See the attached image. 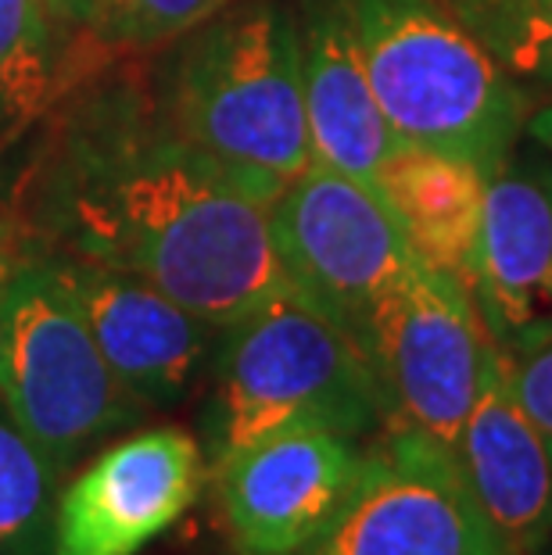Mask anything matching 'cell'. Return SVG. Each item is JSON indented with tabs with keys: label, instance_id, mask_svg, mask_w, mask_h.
<instances>
[{
	"label": "cell",
	"instance_id": "4",
	"mask_svg": "<svg viewBox=\"0 0 552 555\" xmlns=\"http://www.w3.org/2000/svg\"><path fill=\"white\" fill-rule=\"evenodd\" d=\"M370 87L402 144L488 176L524 140L535 104L438 0H345Z\"/></svg>",
	"mask_w": 552,
	"mask_h": 555
},
{
	"label": "cell",
	"instance_id": "24",
	"mask_svg": "<svg viewBox=\"0 0 552 555\" xmlns=\"http://www.w3.org/2000/svg\"><path fill=\"white\" fill-rule=\"evenodd\" d=\"M549 548H552V545H549ZM549 548H542V552H538V555H552V552H549Z\"/></svg>",
	"mask_w": 552,
	"mask_h": 555
},
{
	"label": "cell",
	"instance_id": "10",
	"mask_svg": "<svg viewBox=\"0 0 552 555\" xmlns=\"http://www.w3.org/2000/svg\"><path fill=\"white\" fill-rule=\"evenodd\" d=\"M356 437L295 427L269 434L213 469L222 527L238 555H295L341 509L359 474Z\"/></svg>",
	"mask_w": 552,
	"mask_h": 555
},
{
	"label": "cell",
	"instance_id": "5",
	"mask_svg": "<svg viewBox=\"0 0 552 555\" xmlns=\"http://www.w3.org/2000/svg\"><path fill=\"white\" fill-rule=\"evenodd\" d=\"M0 401L62 474L144 412L104 362L54 251L37 241L11 283Z\"/></svg>",
	"mask_w": 552,
	"mask_h": 555
},
{
	"label": "cell",
	"instance_id": "7",
	"mask_svg": "<svg viewBox=\"0 0 552 555\" xmlns=\"http://www.w3.org/2000/svg\"><path fill=\"white\" fill-rule=\"evenodd\" d=\"M295 555H506L449 448L381 427L341 509Z\"/></svg>",
	"mask_w": 552,
	"mask_h": 555
},
{
	"label": "cell",
	"instance_id": "11",
	"mask_svg": "<svg viewBox=\"0 0 552 555\" xmlns=\"http://www.w3.org/2000/svg\"><path fill=\"white\" fill-rule=\"evenodd\" d=\"M470 291L506 356L552 337V162L538 151L516 147L488 176Z\"/></svg>",
	"mask_w": 552,
	"mask_h": 555
},
{
	"label": "cell",
	"instance_id": "2",
	"mask_svg": "<svg viewBox=\"0 0 552 555\" xmlns=\"http://www.w3.org/2000/svg\"><path fill=\"white\" fill-rule=\"evenodd\" d=\"M176 43L155 101L162 119L269 205L312 165L298 15L284 0H230Z\"/></svg>",
	"mask_w": 552,
	"mask_h": 555
},
{
	"label": "cell",
	"instance_id": "22",
	"mask_svg": "<svg viewBox=\"0 0 552 555\" xmlns=\"http://www.w3.org/2000/svg\"><path fill=\"white\" fill-rule=\"evenodd\" d=\"M524 140L538 151V155L552 162V101L549 104H535V108H531V115H527V126H524Z\"/></svg>",
	"mask_w": 552,
	"mask_h": 555
},
{
	"label": "cell",
	"instance_id": "17",
	"mask_svg": "<svg viewBox=\"0 0 552 555\" xmlns=\"http://www.w3.org/2000/svg\"><path fill=\"white\" fill-rule=\"evenodd\" d=\"M62 477L0 401V555H54Z\"/></svg>",
	"mask_w": 552,
	"mask_h": 555
},
{
	"label": "cell",
	"instance_id": "3",
	"mask_svg": "<svg viewBox=\"0 0 552 555\" xmlns=\"http://www.w3.org/2000/svg\"><path fill=\"white\" fill-rule=\"evenodd\" d=\"M213 376L208 469L280 430L320 427L359 441L387 420L381 380L356 334L298 291L219 330Z\"/></svg>",
	"mask_w": 552,
	"mask_h": 555
},
{
	"label": "cell",
	"instance_id": "23",
	"mask_svg": "<svg viewBox=\"0 0 552 555\" xmlns=\"http://www.w3.org/2000/svg\"><path fill=\"white\" fill-rule=\"evenodd\" d=\"M51 4H54L57 15H62L65 22H73V26H87V29L98 26L101 0H51Z\"/></svg>",
	"mask_w": 552,
	"mask_h": 555
},
{
	"label": "cell",
	"instance_id": "21",
	"mask_svg": "<svg viewBox=\"0 0 552 555\" xmlns=\"http://www.w3.org/2000/svg\"><path fill=\"white\" fill-rule=\"evenodd\" d=\"M33 251V237L22 227H8L0 222V348H4V330H8V301H11V283H15L18 266L26 262Z\"/></svg>",
	"mask_w": 552,
	"mask_h": 555
},
{
	"label": "cell",
	"instance_id": "1",
	"mask_svg": "<svg viewBox=\"0 0 552 555\" xmlns=\"http://www.w3.org/2000/svg\"><path fill=\"white\" fill-rule=\"evenodd\" d=\"M33 241L155 283L219 330L295 291L269 205L172 133L133 90L68 115L33 180Z\"/></svg>",
	"mask_w": 552,
	"mask_h": 555
},
{
	"label": "cell",
	"instance_id": "16",
	"mask_svg": "<svg viewBox=\"0 0 552 555\" xmlns=\"http://www.w3.org/2000/svg\"><path fill=\"white\" fill-rule=\"evenodd\" d=\"M62 22L51 0H0V137L54 108L65 82Z\"/></svg>",
	"mask_w": 552,
	"mask_h": 555
},
{
	"label": "cell",
	"instance_id": "6",
	"mask_svg": "<svg viewBox=\"0 0 552 555\" xmlns=\"http://www.w3.org/2000/svg\"><path fill=\"white\" fill-rule=\"evenodd\" d=\"M384 391V427L455 452L491 345L470 283L424 258L387 287L359 330Z\"/></svg>",
	"mask_w": 552,
	"mask_h": 555
},
{
	"label": "cell",
	"instance_id": "9",
	"mask_svg": "<svg viewBox=\"0 0 552 555\" xmlns=\"http://www.w3.org/2000/svg\"><path fill=\"white\" fill-rule=\"evenodd\" d=\"M205 448L180 427L112 444L57 494L54 555H140L205 488Z\"/></svg>",
	"mask_w": 552,
	"mask_h": 555
},
{
	"label": "cell",
	"instance_id": "18",
	"mask_svg": "<svg viewBox=\"0 0 552 555\" xmlns=\"http://www.w3.org/2000/svg\"><path fill=\"white\" fill-rule=\"evenodd\" d=\"M531 104L552 101V0H441Z\"/></svg>",
	"mask_w": 552,
	"mask_h": 555
},
{
	"label": "cell",
	"instance_id": "20",
	"mask_svg": "<svg viewBox=\"0 0 552 555\" xmlns=\"http://www.w3.org/2000/svg\"><path fill=\"white\" fill-rule=\"evenodd\" d=\"M506 359H510L513 391L521 398L524 412L531 416L535 430L542 434L552 459V337L535 340V345L513 351Z\"/></svg>",
	"mask_w": 552,
	"mask_h": 555
},
{
	"label": "cell",
	"instance_id": "19",
	"mask_svg": "<svg viewBox=\"0 0 552 555\" xmlns=\"http://www.w3.org/2000/svg\"><path fill=\"white\" fill-rule=\"evenodd\" d=\"M227 4L230 0H101L93 29L112 43L144 51L176 43Z\"/></svg>",
	"mask_w": 552,
	"mask_h": 555
},
{
	"label": "cell",
	"instance_id": "13",
	"mask_svg": "<svg viewBox=\"0 0 552 555\" xmlns=\"http://www.w3.org/2000/svg\"><path fill=\"white\" fill-rule=\"evenodd\" d=\"M452 455L502 552L538 555L552 545V459L513 391L510 359L496 340L480 362L474 405Z\"/></svg>",
	"mask_w": 552,
	"mask_h": 555
},
{
	"label": "cell",
	"instance_id": "8",
	"mask_svg": "<svg viewBox=\"0 0 552 555\" xmlns=\"http://www.w3.org/2000/svg\"><path fill=\"white\" fill-rule=\"evenodd\" d=\"M269 230L295 291L356 340L381 294L420 262L377 186L316 162L269 201Z\"/></svg>",
	"mask_w": 552,
	"mask_h": 555
},
{
	"label": "cell",
	"instance_id": "14",
	"mask_svg": "<svg viewBox=\"0 0 552 555\" xmlns=\"http://www.w3.org/2000/svg\"><path fill=\"white\" fill-rule=\"evenodd\" d=\"M298 47L312 162L377 186L402 140L370 87L345 0H301Z\"/></svg>",
	"mask_w": 552,
	"mask_h": 555
},
{
	"label": "cell",
	"instance_id": "15",
	"mask_svg": "<svg viewBox=\"0 0 552 555\" xmlns=\"http://www.w3.org/2000/svg\"><path fill=\"white\" fill-rule=\"evenodd\" d=\"M485 186L488 172L480 165L413 144L398 147V155L377 176V191L402 222L413 251L427 266H438L466 283Z\"/></svg>",
	"mask_w": 552,
	"mask_h": 555
},
{
	"label": "cell",
	"instance_id": "12",
	"mask_svg": "<svg viewBox=\"0 0 552 555\" xmlns=\"http://www.w3.org/2000/svg\"><path fill=\"white\" fill-rule=\"evenodd\" d=\"M54 258L104 362L126 391L144 409L183 401L205 362H213L219 326L133 273L68 255Z\"/></svg>",
	"mask_w": 552,
	"mask_h": 555
}]
</instances>
